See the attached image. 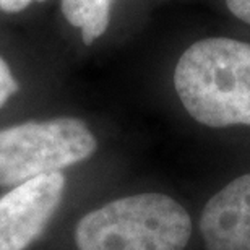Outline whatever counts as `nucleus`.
<instances>
[{
	"mask_svg": "<svg viewBox=\"0 0 250 250\" xmlns=\"http://www.w3.org/2000/svg\"><path fill=\"white\" fill-rule=\"evenodd\" d=\"M226 5L234 17L250 24V0H226Z\"/></svg>",
	"mask_w": 250,
	"mask_h": 250,
	"instance_id": "8",
	"label": "nucleus"
},
{
	"mask_svg": "<svg viewBox=\"0 0 250 250\" xmlns=\"http://www.w3.org/2000/svg\"><path fill=\"white\" fill-rule=\"evenodd\" d=\"M18 91V83L15 80L12 70L7 65V62L0 57V109L3 104Z\"/></svg>",
	"mask_w": 250,
	"mask_h": 250,
	"instance_id": "7",
	"label": "nucleus"
},
{
	"mask_svg": "<svg viewBox=\"0 0 250 250\" xmlns=\"http://www.w3.org/2000/svg\"><path fill=\"white\" fill-rule=\"evenodd\" d=\"M207 250H250V174L208 200L200 218Z\"/></svg>",
	"mask_w": 250,
	"mask_h": 250,
	"instance_id": "5",
	"label": "nucleus"
},
{
	"mask_svg": "<svg viewBox=\"0 0 250 250\" xmlns=\"http://www.w3.org/2000/svg\"><path fill=\"white\" fill-rule=\"evenodd\" d=\"M112 0H61L65 20L82 31L86 46L106 33Z\"/></svg>",
	"mask_w": 250,
	"mask_h": 250,
	"instance_id": "6",
	"label": "nucleus"
},
{
	"mask_svg": "<svg viewBox=\"0 0 250 250\" xmlns=\"http://www.w3.org/2000/svg\"><path fill=\"white\" fill-rule=\"evenodd\" d=\"M67 177L49 172L0 195V250H28L52 223L63 202Z\"/></svg>",
	"mask_w": 250,
	"mask_h": 250,
	"instance_id": "4",
	"label": "nucleus"
},
{
	"mask_svg": "<svg viewBox=\"0 0 250 250\" xmlns=\"http://www.w3.org/2000/svg\"><path fill=\"white\" fill-rule=\"evenodd\" d=\"M98 140L80 119L29 121L0 130V188L62 172L96 153Z\"/></svg>",
	"mask_w": 250,
	"mask_h": 250,
	"instance_id": "3",
	"label": "nucleus"
},
{
	"mask_svg": "<svg viewBox=\"0 0 250 250\" xmlns=\"http://www.w3.org/2000/svg\"><path fill=\"white\" fill-rule=\"evenodd\" d=\"M31 2H44V0H0V8L7 13H18L29 7Z\"/></svg>",
	"mask_w": 250,
	"mask_h": 250,
	"instance_id": "9",
	"label": "nucleus"
},
{
	"mask_svg": "<svg viewBox=\"0 0 250 250\" xmlns=\"http://www.w3.org/2000/svg\"><path fill=\"white\" fill-rule=\"evenodd\" d=\"M174 88L190 117L207 127L250 125V44L197 41L179 59Z\"/></svg>",
	"mask_w": 250,
	"mask_h": 250,
	"instance_id": "1",
	"label": "nucleus"
},
{
	"mask_svg": "<svg viewBox=\"0 0 250 250\" xmlns=\"http://www.w3.org/2000/svg\"><path fill=\"white\" fill-rule=\"evenodd\" d=\"M192 236L187 209L164 193L116 198L80 218L78 250H186Z\"/></svg>",
	"mask_w": 250,
	"mask_h": 250,
	"instance_id": "2",
	"label": "nucleus"
}]
</instances>
